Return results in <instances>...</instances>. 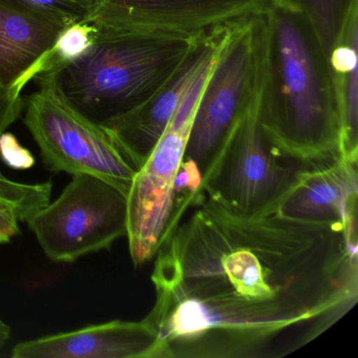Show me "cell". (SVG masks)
<instances>
[{
  "mask_svg": "<svg viewBox=\"0 0 358 358\" xmlns=\"http://www.w3.org/2000/svg\"><path fill=\"white\" fill-rule=\"evenodd\" d=\"M194 208L156 255L157 358L282 357L357 303V225Z\"/></svg>",
  "mask_w": 358,
  "mask_h": 358,
  "instance_id": "1",
  "label": "cell"
},
{
  "mask_svg": "<svg viewBox=\"0 0 358 358\" xmlns=\"http://www.w3.org/2000/svg\"><path fill=\"white\" fill-rule=\"evenodd\" d=\"M259 120L284 154L306 163L341 157L328 55L301 12L273 3L259 17Z\"/></svg>",
  "mask_w": 358,
  "mask_h": 358,
  "instance_id": "2",
  "label": "cell"
},
{
  "mask_svg": "<svg viewBox=\"0 0 358 358\" xmlns=\"http://www.w3.org/2000/svg\"><path fill=\"white\" fill-rule=\"evenodd\" d=\"M90 22L97 29V34L89 51L35 79L100 125L145 103L205 35L135 28L115 22L98 10Z\"/></svg>",
  "mask_w": 358,
  "mask_h": 358,
  "instance_id": "3",
  "label": "cell"
},
{
  "mask_svg": "<svg viewBox=\"0 0 358 358\" xmlns=\"http://www.w3.org/2000/svg\"><path fill=\"white\" fill-rule=\"evenodd\" d=\"M259 93L203 178V192L232 215L257 217L278 213L301 171L310 163L284 154L259 120Z\"/></svg>",
  "mask_w": 358,
  "mask_h": 358,
  "instance_id": "4",
  "label": "cell"
},
{
  "mask_svg": "<svg viewBox=\"0 0 358 358\" xmlns=\"http://www.w3.org/2000/svg\"><path fill=\"white\" fill-rule=\"evenodd\" d=\"M261 16L232 29L201 94L183 161L203 178L259 92Z\"/></svg>",
  "mask_w": 358,
  "mask_h": 358,
  "instance_id": "5",
  "label": "cell"
},
{
  "mask_svg": "<svg viewBox=\"0 0 358 358\" xmlns=\"http://www.w3.org/2000/svg\"><path fill=\"white\" fill-rule=\"evenodd\" d=\"M24 124L38 145L45 169L94 176L127 196L137 169L106 127L85 118L51 87L38 85L29 96Z\"/></svg>",
  "mask_w": 358,
  "mask_h": 358,
  "instance_id": "6",
  "label": "cell"
},
{
  "mask_svg": "<svg viewBox=\"0 0 358 358\" xmlns=\"http://www.w3.org/2000/svg\"><path fill=\"white\" fill-rule=\"evenodd\" d=\"M27 224L50 259L73 263L127 236V196L104 180L78 173Z\"/></svg>",
  "mask_w": 358,
  "mask_h": 358,
  "instance_id": "7",
  "label": "cell"
},
{
  "mask_svg": "<svg viewBox=\"0 0 358 358\" xmlns=\"http://www.w3.org/2000/svg\"><path fill=\"white\" fill-rule=\"evenodd\" d=\"M194 116L176 110L152 154L138 169L127 194L129 255L140 266L156 257L182 221L176 205V178L183 162Z\"/></svg>",
  "mask_w": 358,
  "mask_h": 358,
  "instance_id": "8",
  "label": "cell"
},
{
  "mask_svg": "<svg viewBox=\"0 0 358 358\" xmlns=\"http://www.w3.org/2000/svg\"><path fill=\"white\" fill-rule=\"evenodd\" d=\"M236 24L205 34L173 76L145 103L102 125L137 171L152 154L171 117L196 79L215 62Z\"/></svg>",
  "mask_w": 358,
  "mask_h": 358,
  "instance_id": "9",
  "label": "cell"
},
{
  "mask_svg": "<svg viewBox=\"0 0 358 358\" xmlns=\"http://www.w3.org/2000/svg\"><path fill=\"white\" fill-rule=\"evenodd\" d=\"M274 0H100L102 15L144 30L199 35L263 15Z\"/></svg>",
  "mask_w": 358,
  "mask_h": 358,
  "instance_id": "10",
  "label": "cell"
},
{
  "mask_svg": "<svg viewBox=\"0 0 358 358\" xmlns=\"http://www.w3.org/2000/svg\"><path fill=\"white\" fill-rule=\"evenodd\" d=\"M357 163L343 157L310 163L278 213L312 223L357 225Z\"/></svg>",
  "mask_w": 358,
  "mask_h": 358,
  "instance_id": "11",
  "label": "cell"
},
{
  "mask_svg": "<svg viewBox=\"0 0 358 358\" xmlns=\"http://www.w3.org/2000/svg\"><path fill=\"white\" fill-rule=\"evenodd\" d=\"M158 336L145 320H113L22 341L13 358H157Z\"/></svg>",
  "mask_w": 358,
  "mask_h": 358,
  "instance_id": "12",
  "label": "cell"
},
{
  "mask_svg": "<svg viewBox=\"0 0 358 358\" xmlns=\"http://www.w3.org/2000/svg\"><path fill=\"white\" fill-rule=\"evenodd\" d=\"M66 27L55 18L0 0V85L14 97H22Z\"/></svg>",
  "mask_w": 358,
  "mask_h": 358,
  "instance_id": "13",
  "label": "cell"
},
{
  "mask_svg": "<svg viewBox=\"0 0 358 358\" xmlns=\"http://www.w3.org/2000/svg\"><path fill=\"white\" fill-rule=\"evenodd\" d=\"M341 124V155L358 162V0L328 54Z\"/></svg>",
  "mask_w": 358,
  "mask_h": 358,
  "instance_id": "14",
  "label": "cell"
},
{
  "mask_svg": "<svg viewBox=\"0 0 358 358\" xmlns=\"http://www.w3.org/2000/svg\"><path fill=\"white\" fill-rule=\"evenodd\" d=\"M355 1L357 0H274V3L305 14L328 55Z\"/></svg>",
  "mask_w": 358,
  "mask_h": 358,
  "instance_id": "15",
  "label": "cell"
},
{
  "mask_svg": "<svg viewBox=\"0 0 358 358\" xmlns=\"http://www.w3.org/2000/svg\"><path fill=\"white\" fill-rule=\"evenodd\" d=\"M96 34L97 29L90 20L66 27L41 62L37 76L57 70L80 58L93 45Z\"/></svg>",
  "mask_w": 358,
  "mask_h": 358,
  "instance_id": "16",
  "label": "cell"
},
{
  "mask_svg": "<svg viewBox=\"0 0 358 358\" xmlns=\"http://www.w3.org/2000/svg\"><path fill=\"white\" fill-rule=\"evenodd\" d=\"M20 7L64 24L89 22L100 7V0H8Z\"/></svg>",
  "mask_w": 358,
  "mask_h": 358,
  "instance_id": "17",
  "label": "cell"
},
{
  "mask_svg": "<svg viewBox=\"0 0 358 358\" xmlns=\"http://www.w3.org/2000/svg\"><path fill=\"white\" fill-rule=\"evenodd\" d=\"M0 154L8 164L15 169H27L34 163L32 155L24 150L12 134L6 131L0 138Z\"/></svg>",
  "mask_w": 358,
  "mask_h": 358,
  "instance_id": "18",
  "label": "cell"
},
{
  "mask_svg": "<svg viewBox=\"0 0 358 358\" xmlns=\"http://www.w3.org/2000/svg\"><path fill=\"white\" fill-rule=\"evenodd\" d=\"M22 98H15L0 85V138L20 118L24 110ZM0 175H3L0 171Z\"/></svg>",
  "mask_w": 358,
  "mask_h": 358,
  "instance_id": "19",
  "label": "cell"
},
{
  "mask_svg": "<svg viewBox=\"0 0 358 358\" xmlns=\"http://www.w3.org/2000/svg\"><path fill=\"white\" fill-rule=\"evenodd\" d=\"M20 232V221L13 213L0 205V244L11 242Z\"/></svg>",
  "mask_w": 358,
  "mask_h": 358,
  "instance_id": "20",
  "label": "cell"
},
{
  "mask_svg": "<svg viewBox=\"0 0 358 358\" xmlns=\"http://www.w3.org/2000/svg\"><path fill=\"white\" fill-rule=\"evenodd\" d=\"M11 338V328L0 318V348H3Z\"/></svg>",
  "mask_w": 358,
  "mask_h": 358,
  "instance_id": "21",
  "label": "cell"
}]
</instances>
